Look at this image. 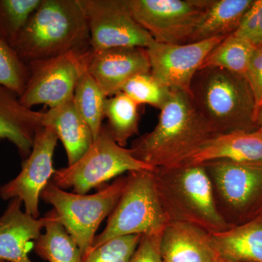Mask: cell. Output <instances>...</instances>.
<instances>
[{
	"instance_id": "obj_30",
	"label": "cell",
	"mask_w": 262,
	"mask_h": 262,
	"mask_svg": "<svg viewBox=\"0 0 262 262\" xmlns=\"http://www.w3.org/2000/svg\"><path fill=\"white\" fill-rule=\"evenodd\" d=\"M232 34L248 41L253 47H262V0H253L238 29Z\"/></svg>"
},
{
	"instance_id": "obj_4",
	"label": "cell",
	"mask_w": 262,
	"mask_h": 262,
	"mask_svg": "<svg viewBox=\"0 0 262 262\" xmlns=\"http://www.w3.org/2000/svg\"><path fill=\"white\" fill-rule=\"evenodd\" d=\"M190 97L214 135L257 130L254 98L246 77L218 68L201 69Z\"/></svg>"
},
{
	"instance_id": "obj_18",
	"label": "cell",
	"mask_w": 262,
	"mask_h": 262,
	"mask_svg": "<svg viewBox=\"0 0 262 262\" xmlns=\"http://www.w3.org/2000/svg\"><path fill=\"white\" fill-rule=\"evenodd\" d=\"M163 262H216L209 234L194 226L170 222L160 241Z\"/></svg>"
},
{
	"instance_id": "obj_19",
	"label": "cell",
	"mask_w": 262,
	"mask_h": 262,
	"mask_svg": "<svg viewBox=\"0 0 262 262\" xmlns=\"http://www.w3.org/2000/svg\"><path fill=\"white\" fill-rule=\"evenodd\" d=\"M209 239L217 261L262 262V215Z\"/></svg>"
},
{
	"instance_id": "obj_20",
	"label": "cell",
	"mask_w": 262,
	"mask_h": 262,
	"mask_svg": "<svg viewBox=\"0 0 262 262\" xmlns=\"http://www.w3.org/2000/svg\"><path fill=\"white\" fill-rule=\"evenodd\" d=\"M42 125L52 127L56 131L64 146L68 165L80 159L94 140L92 131L72 100L43 113Z\"/></svg>"
},
{
	"instance_id": "obj_31",
	"label": "cell",
	"mask_w": 262,
	"mask_h": 262,
	"mask_svg": "<svg viewBox=\"0 0 262 262\" xmlns=\"http://www.w3.org/2000/svg\"><path fill=\"white\" fill-rule=\"evenodd\" d=\"M245 77L252 91L257 110L262 104V47L255 50Z\"/></svg>"
},
{
	"instance_id": "obj_13",
	"label": "cell",
	"mask_w": 262,
	"mask_h": 262,
	"mask_svg": "<svg viewBox=\"0 0 262 262\" xmlns=\"http://www.w3.org/2000/svg\"><path fill=\"white\" fill-rule=\"evenodd\" d=\"M225 37L182 45L154 42L146 48L150 73L168 89L189 94L193 78L203 61Z\"/></svg>"
},
{
	"instance_id": "obj_26",
	"label": "cell",
	"mask_w": 262,
	"mask_h": 262,
	"mask_svg": "<svg viewBox=\"0 0 262 262\" xmlns=\"http://www.w3.org/2000/svg\"><path fill=\"white\" fill-rule=\"evenodd\" d=\"M42 0H0V39L13 48Z\"/></svg>"
},
{
	"instance_id": "obj_23",
	"label": "cell",
	"mask_w": 262,
	"mask_h": 262,
	"mask_svg": "<svg viewBox=\"0 0 262 262\" xmlns=\"http://www.w3.org/2000/svg\"><path fill=\"white\" fill-rule=\"evenodd\" d=\"M139 106L122 92L106 98L105 102L104 116L108 119V130L117 144L123 147L139 132Z\"/></svg>"
},
{
	"instance_id": "obj_8",
	"label": "cell",
	"mask_w": 262,
	"mask_h": 262,
	"mask_svg": "<svg viewBox=\"0 0 262 262\" xmlns=\"http://www.w3.org/2000/svg\"><path fill=\"white\" fill-rule=\"evenodd\" d=\"M154 169L136 159L130 149L119 145L105 125L80 159L55 171L52 183L64 190L72 188L73 192L84 194L103 187L122 173Z\"/></svg>"
},
{
	"instance_id": "obj_7",
	"label": "cell",
	"mask_w": 262,
	"mask_h": 262,
	"mask_svg": "<svg viewBox=\"0 0 262 262\" xmlns=\"http://www.w3.org/2000/svg\"><path fill=\"white\" fill-rule=\"evenodd\" d=\"M201 165L211 180L217 209L231 227L262 215V161L220 160Z\"/></svg>"
},
{
	"instance_id": "obj_2",
	"label": "cell",
	"mask_w": 262,
	"mask_h": 262,
	"mask_svg": "<svg viewBox=\"0 0 262 262\" xmlns=\"http://www.w3.org/2000/svg\"><path fill=\"white\" fill-rule=\"evenodd\" d=\"M25 63L91 50L80 0H42L13 46Z\"/></svg>"
},
{
	"instance_id": "obj_29",
	"label": "cell",
	"mask_w": 262,
	"mask_h": 262,
	"mask_svg": "<svg viewBox=\"0 0 262 262\" xmlns=\"http://www.w3.org/2000/svg\"><path fill=\"white\" fill-rule=\"evenodd\" d=\"M142 235L122 236L91 248L82 262H130Z\"/></svg>"
},
{
	"instance_id": "obj_9",
	"label": "cell",
	"mask_w": 262,
	"mask_h": 262,
	"mask_svg": "<svg viewBox=\"0 0 262 262\" xmlns=\"http://www.w3.org/2000/svg\"><path fill=\"white\" fill-rule=\"evenodd\" d=\"M84 55L68 53L29 62V80L19 97L20 103L29 108L39 104L52 108L72 100L85 70Z\"/></svg>"
},
{
	"instance_id": "obj_34",
	"label": "cell",
	"mask_w": 262,
	"mask_h": 262,
	"mask_svg": "<svg viewBox=\"0 0 262 262\" xmlns=\"http://www.w3.org/2000/svg\"><path fill=\"white\" fill-rule=\"evenodd\" d=\"M216 262H234V261H217Z\"/></svg>"
},
{
	"instance_id": "obj_3",
	"label": "cell",
	"mask_w": 262,
	"mask_h": 262,
	"mask_svg": "<svg viewBox=\"0 0 262 262\" xmlns=\"http://www.w3.org/2000/svg\"><path fill=\"white\" fill-rule=\"evenodd\" d=\"M153 176L169 222L189 224L208 234L231 228L217 209L211 182L203 165L156 168Z\"/></svg>"
},
{
	"instance_id": "obj_28",
	"label": "cell",
	"mask_w": 262,
	"mask_h": 262,
	"mask_svg": "<svg viewBox=\"0 0 262 262\" xmlns=\"http://www.w3.org/2000/svg\"><path fill=\"white\" fill-rule=\"evenodd\" d=\"M171 91L160 84L149 72L133 77L124 85L121 92L139 105L148 104L160 110L168 101Z\"/></svg>"
},
{
	"instance_id": "obj_33",
	"label": "cell",
	"mask_w": 262,
	"mask_h": 262,
	"mask_svg": "<svg viewBox=\"0 0 262 262\" xmlns=\"http://www.w3.org/2000/svg\"><path fill=\"white\" fill-rule=\"evenodd\" d=\"M256 124L258 130L262 131V104L256 110Z\"/></svg>"
},
{
	"instance_id": "obj_16",
	"label": "cell",
	"mask_w": 262,
	"mask_h": 262,
	"mask_svg": "<svg viewBox=\"0 0 262 262\" xmlns=\"http://www.w3.org/2000/svg\"><path fill=\"white\" fill-rule=\"evenodd\" d=\"M43 113L24 106L19 97L0 86V139L14 144L20 155L27 158L36 131L43 126Z\"/></svg>"
},
{
	"instance_id": "obj_21",
	"label": "cell",
	"mask_w": 262,
	"mask_h": 262,
	"mask_svg": "<svg viewBox=\"0 0 262 262\" xmlns=\"http://www.w3.org/2000/svg\"><path fill=\"white\" fill-rule=\"evenodd\" d=\"M253 3V0H206L189 43L234 34Z\"/></svg>"
},
{
	"instance_id": "obj_1",
	"label": "cell",
	"mask_w": 262,
	"mask_h": 262,
	"mask_svg": "<svg viewBox=\"0 0 262 262\" xmlns=\"http://www.w3.org/2000/svg\"><path fill=\"white\" fill-rule=\"evenodd\" d=\"M214 136L196 112L190 95L172 91L156 126L134 141L130 149L136 159L152 168L175 166Z\"/></svg>"
},
{
	"instance_id": "obj_14",
	"label": "cell",
	"mask_w": 262,
	"mask_h": 262,
	"mask_svg": "<svg viewBox=\"0 0 262 262\" xmlns=\"http://www.w3.org/2000/svg\"><path fill=\"white\" fill-rule=\"evenodd\" d=\"M84 64L107 98L121 92L133 77L151 70L146 48L138 47L91 49L84 55Z\"/></svg>"
},
{
	"instance_id": "obj_24",
	"label": "cell",
	"mask_w": 262,
	"mask_h": 262,
	"mask_svg": "<svg viewBox=\"0 0 262 262\" xmlns=\"http://www.w3.org/2000/svg\"><path fill=\"white\" fill-rule=\"evenodd\" d=\"M256 49L248 41L231 34L210 52L201 69L218 68L245 76Z\"/></svg>"
},
{
	"instance_id": "obj_27",
	"label": "cell",
	"mask_w": 262,
	"mask_h": 262,
	"mask_svg": "<svg viewBox=\"0 0 262 262\" xmlns=\"http://www.w3.org/2000/svg\"><path fill=\"white\" fill-rule=\"evenodd\" d=\"M29 77L28 65L14 48L0 39V86L20 97Z\"/></svg>"
},
{
	"instance_id": "obj_35",
	"label": "cell",
	"mask_w": 262,
	"mask_h": 262,
	"mask_svg": "<svg viewBox=\"0 0 262 262\" xmlns=\"http://www.w3.org/2000/svg\"><path fill=\"white\" fill-rule=\"evenodd\" d=\"M0 262H6V261H0Z\"/></svg>"
},
{
	"instance_id": "obj_5",
	"label": "cell",
	"mask_w": 262,
	"mask_h": 262,
	"mask_svg": "<svg viewBox=\"0 0 262 262\" xmlns=\"http://www.w3.org/2000/svg\"><path fill=\"white\" fill-rule=\"evenodd\" d=\"M126 183L127 176L119 177L95 194H81L67 192L50 182L40 199L54 208L58 220L75 239L83 257L92 248L98 227L116 206Z\"/></svg>"
},
{
	"instance_id": "obj_32",
	"label": "cell",
	"mask_w": 262,
	"mask_h": 262,
	"mask_svg": "<svg viewBox=\"0 0 262 262\" xmlns=\"http://www.w3.org/2000/svg\"><path fill=\"white\" fill-rule=\"evenodd\" d=\"M161 235H142L130 262H163L160 253Z\"/></svg>"
},
{
	"instance_id": "obj_15",
	"label": "cell",
	"mask_w": 262,
	"mask_h": 262,
	"mask_svg": "<svg viewBox=\"0 0 262 262\" xmlns=\"http://www.w3.org/2000/svg\"><path fill=\"white\" fill-rule=\"evenodd\" d=\"M18 198L10 201L0 216V261L33 262L31 248L46 225V216L35 219L22 210Z\"/></svg>"
},
{
	"instance_id": "obj_22",
	"label": "cell",
	"mask_w": 262,
	"mask_h": 262,
	"mask_svg": "<svg viewBox=\"0 0 262 262\" xmlns=\"http://www.w3.org/2000/svg\"><path fill=\"white\" fill-rule=\"evenodd\" d=\"M45 232L34 242L39 257L48 262H82L80 248L59 222L54 209L48 212Z\"/></svg>"
},
{
	"instance_id": "obj_11",
	"label": "cell",
	"mask_w": 262,
	"mask_h": 262,
	"mask_svg": "<svg viewBox=\"0 0 262 262\" xmlns=\"http://www.w3.org/2000/svg\"><path fill=\"white\" fill-rule=\"evenodd\" d=\"M136 22L155 42L182 45L190 42L206 0H128Z\"/></svg>"
},
{
	"instance_id": "obj_12",
	"label": "cell",
	"mask_w": 262,
	"mask_h": 262,
	"mask_svg": "<svg viewBox=\"0 0 262 262\" xmlns=\"http://www.w3.org/2000/svg\"><path fill=\"white\" fill-rule=\"evenodd\" d=\"M58 140L53 127H39L34 135L32 151L24 161L20 173L0 187L2 199L11 201L18 198L23 203L24 211L35 219L39 218L41 193L56 171L53 155Z\"/></svg>"
},
{
	"instance_id": "obj_25",
	"label": "cell",
	"mask_w": 262,
	"mask_h": 262,
	"mask_svg": "<svg viewBox=\"0 0 262 262\" xmlns=\"http://www.w3.org/2000/svg\"><path fill=\"white\" fill-rule=\"evenodd\" d=\"M106 98L107 97L85 68L76 85L72 101L92 131L94 139L102 128Z\"/></svg>"
},
{
	"instance_id": "obj_17",
	"label": "cell",
	"mask_w": 262,
	"mask_h": 262,
	"mask_svg": "<svg viewBox=\"0 0 262 262\" xmlns=\"http://www.w3.org/2000/svg\"><path fill=\"white\" fill-rule=\"evenodd\" d=\"M220 160L262 161V131H235L213 136L182 164L201 165Z\"/></svg>"
},
{
	"instance_id": "obj_10",
	"label": "cell",
	"mask_w": 262,
	"mask_h": 262,
	"mask_svg": "<svg viewBox=\"0 0 262 262\" xmlns=\"http://www.w3.org/2000/svg\"><path fill=\"white\" fill-rule=\"evenodd\" d=\"M87 19L92 50L147 48L155 42L136 22L128 0H80Z\"/></svg>"
},
{
	"instance_id": "obj_6",
	"label": "cell",
	"mask_w": 262,
	"mask_h": 262,
	"mask_svg": "<svg viewBox=\"0 0 262 262\" xmlns=\"http://www.w3.org/2000/svg\"><path fill=\"white\" fill-rule=\"evenodd\" d=\"M153 170L127 173L125 189L108 215L106 227L96 236L91 248L122 236L163 233L169 220L157 194Z\"/></svg>"
}]
</instances>
